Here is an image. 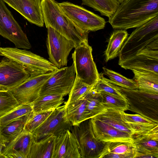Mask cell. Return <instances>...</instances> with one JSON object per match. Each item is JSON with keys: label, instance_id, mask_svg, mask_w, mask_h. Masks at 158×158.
Wrapping results in <instances>:
<instances>
[{"label": "cell", "instance_id": "4dcf8cb0", "mask_svg": "<svg viewBox=\"0 0 158 158\" xmlns=\"http://www.w3.org/2000/svg\"><path fill=\"white\" fill-rule=\"evenodd\" d=\"M103 74L107 76L110 79L105 77L107 81L122 87L130 89L138 88L136 82L133 80L128 78L120 73L105 67L102 68Z\"/></svg>", "mask_w": 158, "mask_h": 158}, {"label": "cell", "instance_id": "8fae6325", "mask_svg": "<svg viewBox=\"0 0 158 158\" xmlns=\"http://www.w3.org/2000/svg\"><path fill=\"white\" fill-rule=\"evenodd\" d=\"M73 64L70 66L59 69L41 87L39 96L48 94H69L76 78Z\"/></svg>", "mask_w": 158, "mask_h": 158}, {"label": "cell", "instance_id": "9c48e42d", "mask_svg": "<svg viewBox=\"0 0 158 158\" xmlns=\"http://www.w3.org/2000/svg\"><path fill=\"white\" fill-rule=\"evenodd\" d=\"M0 35L12 42L16 48L25 49L31 48L26 34L3 0H0Z\"/></svg>", "mask_w": 158, "mask_h": 158}, {"label": "cell", "instance_id": "60d3db41", "mask_svg": "<svg viewBox=\"0 0 158 158\" xmlns=\"http://www.w3.org/2000/svg\"><path fill=\"white\" fill-rule=\"evenodd\" d=\"M125 0H117L119 3L120 4Z\"/></svg>", "mask_w": 158, "mask_h": 158}, {"label": "cell", "instance_id": "d590c367", "mask_svg": "<svg viewBox=\"0 0 158 158\" xmlns=\"http://www.w3.org/2000/svg\"><path fill=\"white\" fill-rule=\"evenodd\" d=\"M94 88L98 92H102L118 98L127 101L125 96L112 85L105 79L103 73H99L98 81Z\"/></svg>", "mask_w": 158, "mask_h": 158}, {"label": "cell", "instance_id": "d6a6232c", "mask_svg": "<svg viewBox=\"0 0 158 158\" xmlns=\"http://www.w3.org/2000/svg\"><path fill=\"white\" fill-rule=\"evenodd\" d=\"M86 106L92 118L105 109L102 104L99 92L94 88L87 95Z\"/></svg>", "mask_w": 158, "mask_h": 158}, {"label": "cell", "instance_id": "9a60e30c", "mask_svg": "<svg viewBox=\"0 0 158 158\" xmlns=\"http://www.w3.org/2000/svg\"><path fill=\"white\" fill-rule=\"evenodd\" d=\"M136 151L135 158L158 157V126L144 132L132 135Z\"/></svg>", "mask_w": 158, "mask_h": 158}, {"label": "cell", "instance_id": "cb8c5ba5", "mask_svg": "<svg viewBox=\"0 0 158 158\" xmlns=\"http://www.w3.org/2000/svg\"><path fill=\"white\" fill-rule=\"evenodd\" d=\"M125 122L130 127L134 135L144 132L158 126V123L139 114H127L122 111Z\"/></svg>", "mask_w": 158, "mask_h": 158}, {"label": "cell", "instance_id": "4316f807", "mask_svg": "<svg viewBox=\"0 0 158 158\" xmlns=\"http://www.w3.org/2000/svg\"><path fill=\"white\" fill-rule=\"evenodd\" d=\"M55 137L51 135L38 141L35 140L28 158H51Z\"/></svg>", "mask_w": 158, "mask_h": 158}, {"label": "cell", "instance_id": "2e32d148", "mask_svg": "<svg viewBox=\"0 0 158 158\" xmlns=\"http://www.w3.org/2000/svg\"><path fill=\"white\" fill-rule=\"evenodd\" d=\"M90 121L94 134L99 141L133 143L132 136L128 133L118 130L94 116L90 118Z\"/></svg>", "mask_w": 158, "mask_h": 158}, {"label": "cell", "instance_id": "52a82bcc", "mask_svg": "<svg viewBox=\"0 0 158 158\" xmlns=\"http://www.w3.org/2000/svg\"><path fill=\"white\" fill-rule=\"evenodd\" d=\"M59 4L66 15L82 30L96 31L105 27L106 22L103 18L83 7L68 2Z\"/></svg>", "mask_w": 158, "mask_h": 158}, {"label": "cell", "instance_id": "e575fe53", "mask_svg": "<svg viewBox=\"0 0 158 158\" xmlns=\"http://www.w3.org/2000/svg\"><path fill=\"white\" fill-rule=\"evenodd\" d=\"M94 86L84 83L76 76L74 84L69 94V98L66 102H73L79 99L93 89Z\"/></svg>", "mask_w": 158, "mask_h": 158}, {"label": "cell", "instance_id": "f35d334b", "mask_svg": "<svg viewBox=\"0 0 158 158\" xmlns=\"http://www.w3.org/2000/svg\"><path fill=\"white\" fill-rule=\"evenodd\" d=\"M6 144L0 137V155H2V153L3 150V148H5L6 146Z\"/></svg>", "mask_w": 158, "mask_h": 158}, {"label": "cell", "instance_id": "7402d4cb", "mask_svg": "<svg viewBox=\"0 0 158 158\" xmlns=\"http://www.w3.org/2000/svg\"><path fill=\"white\" fill-rule=\"evenodd\" d=\"M87 94L77 100L64 103L67 118L73 126L92 118L86 108Z\"/></svg>", "mask_w": 158, "mask_h": 158}, {"label": "cell", "instance_id": "836d02e7", "mask_svg": "<svg viewBox=\"0 0 158 158\" xmlns=\"http://www.w3.org/2000/svg\"><path fill=\"white\" fill-rule=\"evenodd\" d=\"M101 102L105 109H113L125 111L128 110L127 101L116 98L106 93L99 92Z\"/></svg>", "mask_w": 158, "mask_h": 158}, {"label": "cell", "instance_id": "f546056e", "mask_svg": "<svg viewBox=\"0 0 158 158\" xmlns=\"http://www.w3.org/2000/svg\"><path fill=\"white\" fill-rule=\"evenodd\" d=\"M81 0L82 5L90 7L108 18L114 13L119 5L117 0Z\"/></svg>", "mask_w": 158, "mask_h": 158}, {"label": "cell", "instance_id": "ac0fdd59", "mask_svg": "<svg viewBox=\"0 0 158 158\" xmlns=\"http://www.w3.org/2000/svg\"><path fill=\"white\" fill-rule=\"evenodd\" d=\"M51 158H81L76 140L70 130L55 137Z\"/></svg>", "mask_w": 158, "mask_h": 158}, {"label": "cell", "instance_id": "8d00e7d4", "mask_svg": "<svg viewBox=\"0 0 158 158\" xmlns=\"http://www.w3.org/2000/svg\"><path fill=\"white\" fill-rule=\"evenodd\" d=\"M19 105L10 90H0V116L11 111Z\"/></svg>", "mask_w": 158, "mask_h": 158}, {"label": "cell", "instance_id": "44dd1931", "mask_svg": "<svg viewBox=\"0 0 158 158\" xmlns=\"http://www.w3.org/2000/svg\"><path fill=\"white\" fill-rule=\"evenodd\" d=\"M136 151L133 144L122 142L106 143L99 158H134Z\"/></svg>", "mask_w": 158, "mask_h": 158}, {"label": "cell", "instance_id": "5bb4252c", "mask_svg": "<svg viewBox=\"0 0 158 158\" xmlns=\"http://www.w3.org/2000/svg\"><path fill=\"white\" fill-rule=\"evenodd\" d=\"M30 77L24 67L15 61L6 58L0 62V85L8 90L14 89Z\"/></svg>", "mask_w": 158, "mask_h": 158}, {"label": "cell", "instance_id": "f1b7e54d", "mask_svg": "<svg viewBox=\"0 0 158 158\" xmlns=\"http://www.w3.org/2000/svg\"><path fill=\"white\" fill-rule=\"evenodd\" d=\"M134 80L137 83L138 89L158 94V74L132 71Z\"/></svg>", "mask_w": 158, "mask_h": 158}, {"label": "cell", "instance_id": "30bf717a", "mask_svg": "<svg viewBox=\"0 0 158 158\" xmlns=\"http://www.w3.org/2000/svg\"><path fill=\"white\" fill-rule=\"evenodd\" d=\"M46 45L49 61L58 69L67 65L68 58L74 43L50 27L47 28Z\"/></svg>", "mask_w": 158, "mask_h": 158}, {"label": "cell", "instance_id": "8992f818", "mask_svg": "<svg viewBox=\"0 0 158 158\" xmlns=\"http://www.w3.org/2000/svg\"><path fill=\"white\" fill-rule=\"evenodd\" d=\"M74 48L72 58L76 77L88 85L95 86L98 81L99 73L93 60L92 47L87 42Z\"/></svg>", "mask_w": 158, "mask_h": 158}, {"label": "cell", "instance_id": "277c9868", "mask_svg": "<svg viewBox=\"0 0 158 158\" xmlns=\"http://www.w3.org/2000/svg\"><path fill=\"white\" fill-rule=\"evenodd\" d=\"M109 83L125 96L128 110L158 123V94L139 89H127Z\"/></svg>", "mask_w": 158, "mask_h": 158}, {"label": "cell", "instance_id": "4fadbf2b", "mask_svg": "<svg viewBox=\"0 0 158 158\" xmlns=\"http://www.w3.org/2000/svg\"><path fill=\"white\" fill-rule=\"evenodd\" d=\"M55 72L30 76L21 84L9 90L20 104H31L39 96L43 84Z\"/></svg>", "mask_w": 158, "mask_h": 158}, {"label": "cell", "instance_id": "ffe728a7", "mask_svg": "<svg viewBox=\"0 0 158 158\" xmlns=\"http://www.w3.org/2000/svg\"><path fill=\"white\" fill-rule=\"evenodd\" d=\"M118 64L125 69L158 74V54H137Z\"/></svg>", "mask_w": 158, "mask_h": 158}, {"label": "cell", "instance_id": "7a4b0ae2", "mask_svg": "<svg viewBox=\"0 0 158 158\" xmlns=\"http://www.w3.org/2000/svg\"><path fill=\"white\" fill-rule=\"evenodd\" d=\"M158 53V16L136 27L124 42L118 62L139 54Z\"/></svg>", "mask_w": 158, "mask_h": 158}, {"label": "cell", "instance_id": "7c38bea8", "mask_svg": "<svg viewBox=\"0 0 158 158\" xmlns=\"http://www.w3.org/2000/svg\"><path fill=\"white\" fill-rule=\"evenodd\" d=\"M73 126L67 118L65 104L53 110L44 123L32 134L36 141L53 135L57 136Z\"/></svg>", "mask_w": 158, "mask_h": 158}, {"label": "cell", "instance_id": "e0dca14e", "mask_svg": "<svg viewBox=\"0 0 158 158\" xmlns=\"http://www.w3.org/2000/svg\"><path fill=\"white\" fill-rule=\"evenodd\" d=\"M27 21L39 27L44 26L42 0H3Z\"/></svg>", "mask_w": 158, "mask_h": 158}, {"label": "cell", "instance_id": "ba28073f", "mask_svg": "<svg viewBox=\"0 0 158 158\" xmlns=\"http://www.w3.org/2000/svg\"><path fill=\"white\" fill-rule=\"evenodd\" d=\"M71 131L76 140L81 158H99L106 143L95 138L90 118L73 126Z\"/></svg>", "mask_w": 158, "mask_h": 158}, {"label": "cell", "instance_id": "484cf974", "mask_svg": "<svg viewBox=\"0 0 158 158\" xmlns=\"http://www.w3.org/2000/svg\"><path fill=\"white\" fill-rule=\"evenodd\" d=\"M29 115L23 116L5 125L0 126V137L6 144L14 140L23 131Z\"/></svg>", "mask_w": 158, "mask_h": 158}, {"label": "cell", "instance_id": "74e56055", "mask_svg": "<svg viewBox=\"0 0 158 158\" xmlns=\"http://www.w3.org/2000/svg\"><path fill=\"white\" fill-rule=\"evenodd\" d=\"M53 111L40 113L32 111L28 116L24 129L27 131L32 133L44 123Z\"/></svg>", "mask_w": 158, "mask_h": 158}, {"label": "cell", "instance_id": "5b68a950", "mask_svg": "<svg viewBox=\"0 0 158 158\" xmlns=\"http://www.w3.org/2000/svg\"><path fill=\"white\" fill-rule=\"evenodd\" d=\"M0 55L21 64L31 76L54 72L59 69L49 60L25 49L0 47Z\"/></svg>", "mask_w": 158, "mask_h": 158}, {"label": "cell", "instance_id": "3957f363", "mask_svg": "<svg viewBox=\"0 0 158 158\" xmlns=\"http://www.w3.org/2000/svg\"><path fill=\"white\" fill-rule=\"evenodd\" d=\"M41 6L46 28H53L73 41L75 47L88 42L89 32L84 31L77 27L64 13L56 0H42Z\"/></svg>", "mask_w": 158, "mask_h": 158}, {"label": "cell", "instance_id": "d4e9b609", "mask_svg": "<svg viewBox=\"0 0 158 158\" xmlns=\"http://www.w3.org/2000/svg\"><path fill=\"white\" fill-rule=\"evenodd\" d=\"M64 96L48 94L39 96L31 104L35 113L53 110L64 102Z\"/></svg>", "mask_w": 158, "mask_h": 158}, {"label": "cell", "instance_id": "1f68e13d", "mask_svg": "<svg viewBox=\"0 0 158 158\" xmlns=\"http://www.w3.org/2000/svg\"><path fill=\"white\" fill-rule=\"evenodd\" d=\"M32 112L31 104H20L11 111L0 116V126L5 125L23 116L29 115Z\"/></svg>", "mask_w": 158, "mask_h": 158}, {"label": "cell", "instance_id": "83f0119b", "mask_svg": "<svg viewBox=\"0 0 158 158\" xmlns=\"http://www.w3.org/2000/svg\"><path fill=\"white\" fill-rule=\"evenodd\" d=\"M128 36V33L125 30L117 29L112 33L105 51L106 62L118 55L121 48Z\"/></svg>", "mask_w": 158, "mask_h": 158}, {"label": "cell", "instance_id": "603a6c76", "mask_svg": "<svg viewBox=\"0 0 158 158\" xmlns=\"http://www.w3.org/2000/svg\"><path fill=\"white\" fill-rule=\"evenodd\" d=\"M123 111L113 109H105L94 116L115 128L133 135L134 133L123 119Z\"/></svg>", "mask_w": 158, "mask_h": 158}, {"label": "cell", "instance_id": "ab89813d", "mask_svg": "<svg viewBox=\"0 0 158 158\" xmlns=\"http://www.w3.org/2000/svg\"><path fill=\"white\" fill-rule=\"evenodd\" d=\"M8 90L5 88L0 85V90Z\"/></svg>", "mask_w": 158, "mask_h": 158}, {"label": "cell", "instance_id": "6da1fadb", "mask_svg": "<svg viewBox=\"0 0 158 158\" xmlns=\"http://www.w3.org/2000/svg\"><path fill=\"white\" fill-rule=\"evenodd\" d=\"M158 16V0H125L108 22L113 29L136 28Z\"/></svg>", "mask_w": 158, "mask_h": 158}, {"label": "cell", "instance_id": "d6986e66", "mask_svg": "<svg viewBox=\"0 0 158 158\" xmlns=\"http://www.w3.org/2000/svg\"><path fill=\"white\" fill-rule=\"evenodd\" d=\"M35 140L33 135L24 129L3 149L2 154L6 158H28Z\"/></svg>", "mask_w": 158, "mask_h": 158}]
</instances>
